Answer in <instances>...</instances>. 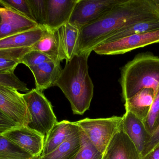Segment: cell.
Returning <instances> with one entry per match:
<instances>
[{
    "instance_id": "obj_28",
    "label": "cell",
    "mask_w": 159,
    "mask_h": 159,
    "mask_svg": "<svg viewBox=\"0 0 159 159\" xmlns=\"http://www.w3.org/2000/svg\"><path fill=\"white\" fill-rule=\"evenodd\" d=\"M52 60L50 58L43 53L37 50L31 49L25 54L20 59V63L24 64L30 68Z\"/></svg>"
},
{
    "instance_id": "obj_13",
    "label": "cell",
    "mask_w": 159,
    "mask_h": 159,
    "mask_svg": "<svg viewBox=\"0 0 159 159\" xmlns=\"http://www.w3.org/2000/svg\"><path fill=\"white\" fill-rule=\"evenodd\" d=\"M121 126L122 130L142 156L151 137L147 130L143 122L132 113L126 111L123 115Z\"/></svg>"
},
{
    "instance_id": "obj_23",
    "label": "cell",
    "mask_w": 159,
    "mask_h": 159,
    "mask_svg": "<svg viewBox=\"0 0 159 159\" xmlns=\"http://www.w3.org/2000/svg\"><path fill=\"white\" fill-rule=\"evenodd\" d=\"M79 129L81 139V147L75 159H102L103 154L88 139L85 133Z\"/></svg>"
},
{
    "instance_id": "obj_18",
    "label": "cell",
    "mask_w": 159,
    "mask_h": 159,
    "mask_svg": "<svg viewBox=\"0 0 159 159\" xmlns=\"http://www.w3.org/2000/svg\"><path fill=\"white\" fill-rule=\"evenodd\" d=\"M156 96L152 89H143L133 97L125 101V110L132 113L144 122L149 114Z\"/></svg>"
},
{
    "instance_id": "obj_6",
    "label": "cell",
    "mask_w": 159,
    "mask_h": 159,
    "mask_svg": "<svg viewBox=\"0 0 159 159\" xmlns=\"http://www.w3.org/2000/svg\"><path fill=\"white\" fill-rule=\"evenodd\" d=\"M157 43H159V30L102 43L95 47L93 51L98 55H118Z\"/></svg>"
},
{
    "instance_id": "obj_4",
    "label": "cell",
    "mask_w": 159,
    "mask_h": 159,
    "mask_svg": "<svg viewBox=\"0 0 159 159\" xmlns=\"http://www.w3.org/2000/svg\"><path fill=\"white\" fill-rule=\"evenodd\" d=\"M23 97L31 118L27 127L45 137L58 123L51 103L43 91L36 88L23 94Z\"/></svg>"
},
{
    "instance_id": "obj_26",
    "label": "cell",
    "mask_w": 159,
    "mask_h": 159,
    "mask_svg": "<svg viewBox=\"0 0 159 159\" xmlns=\"http://www.w3.org/2000/svg\"><path fill=\"white\" fill-rule=\"evenodd\" d=\"M0 5L34 21L28 0H0Z\"/></svg>"
},
{
    "instance_id": "obj_9",
    "label": "cell",
    "mask_w": 159,
    "mask_h": 159,
    "mask_svg": "<svg viewBox=\"0 0 159 159\" xmlns=\"http://www.w3.org/2000/svg\"><path fill=\"white\" fill-rule=\"evenodd\" d=\"M2 135L32 157L42 155L45 136L28 127H19Z\"/></svg>"
},
{
    "instance_id": "obj_33",
    "label": "cell",
    "mask_w": 159,
    "mask_h": 159,
    "mask_svg": "<svg viewBox=\"0 0 159 159\" xmlns=\"http://www.w3.org/2000/svg\"><path fill=\"white\" fill-rule=\"evenodd\" d=\"M33 159H42V158H41V156H39L34 157Z\"/></svg>"
},
{
    "instance_id": "obj_35",
    "label": "cell",
    "mask_w": 159,
    "mask_h": 159,
    "mask_svg": "<svg viewBox=\"0 0 159 159\" xmlns=\"http://www.w3.org/2000/svg\"></svg>"
},
{
    "instance_id": "obj_11",
    "label": "cell",
    "mask_w": 159,
    "mask_h": 159,
    "mask_svg": "<svg viewBox=\"0 0 159 159\" xmlns=\"http://www.w3.org/2000/svg\"><path fill=\"white\" fill-rule=\"evenodd\" d=\"M0 39L39 26L35 21L21 14L4 7H0Z\"/></svg>"
},
{
    "instance_id": "obj_14",
    "label": "cell",
    "mask_w": 159,
    "mask_h": 159,
    "mask_svg": "<svg viewBox=\"0 0 159 159\" xmlns=\"http://www.w3.org/2000/svg\"><path fill=\"white\" fill-rule=\"evenodd\" d=\"M61 60H70L77 54L79 29L69 22L56 30Z\"/></svg>"
},
{
    "instance_id": "obj_20",
    "label": "cell",
    "mask_w": 159,
    "mask_h": 159,
    "mask_svg": "<svg viewBox=\"0 0 159 159\" xmlns=\"http://www.w3.org/2000/svg\"><path fill=\"white\" fill-rule=\"evenodd\" d=\"M81 147V139L79 130L69 139L58 147L53 152L42 159H75Z\"/></svg>"
},
{
    "instance_id": "obj_17",
    "label": "cell",
    "mask_w": 159,
    "mask_h": 159,
    "mask_svg": "<svg viewBox=\"0 0 159 159\" xmlns=\"http://www.w3.org/2000/svg\"><path fill=\"white\" fill-rule=\"evenodd\" d=\"M45 27H38L0 39V49L31 48L41 39Z\"/></svg>"
},
{
    "instance_id": "obj_5",
    "label": "cell",
    "mask_w": 159,
    "mask_h": 159,
    "mask_svg": "<svg viewBox=\"0 0 159 159\" xmlns=\"http://www.w3.org/2000/svg\"><path fill=\"white\" fill-rule=\"evenodd\" d=\"M123 116L107 118H86L75 121L96 148L103 154L114 135L120 129Z\"/></svg>"
},
{
    "instance_id": "obj_34",
    "label": "cell",
    "mask_w": 159,
    "mask_h": 159,
    "mask_svg": "<svg viewBox=\"0 0 159 159\" xmlns=\"http://www.w3.org/2000/svg\"><path fill=\"white\" fill-rule=\"evenodd\" d=\"M1 22H2V17H1V15H0V24H1Z\"/></svg>"
},
{
    "instance_id": "obj_19",
    "label": "cell",
    "mask_w": 159,
    "mask_h": 159,
    "mask_svg": "<svg viewBox=\"0 0 159 159\" xmlns=\"http://www.w3.org/2000/svg\"><path fill=\"white\" fill-rule=\"evenodd\" d=\"M159 30V18L138 22L120 28L108 35L102 43L115 41L133 35L145 33Z\"/></svg>"
},
{
    "instance_id": "obj_2",
    "label": "cell",
    "mask_w": 159,
    "mask_h": 159,
    "mask_svg": "<svg viewBox=\"0 0 159 159\" xmlns=\"http://www.w3.org/2000/svg\"><path fill=\"white\" fill-rule=\"evenodd\" d=\"M87 53L77 54L69 61L55 83L67 98L75 115H82L90 106L94 86L89 75Z\"/></svg>"
},
{
    "instance_id": "obj_22",
    "label": "cell",
    "mask_w": 159,
    "mask_h": 159,
    "mask_svg": "<svg viewBox=\"0 0 159 159\" xmlns=\"http://www.w3.org/2000/svg\"><path fill=\"white\" fill-rule=\"evenodd\" d=\"M34 157L0 135V159H32Z\"/></svg>"
},
{
    "instance_id": "obj_16",
    "label": "cell",
    "mask_w": 159,
    "mask_h": 159,
    "mask_svg": "<svg viewBox=\"0 0 159 159\" xmlns=\"http://www.w3.org/2000/svg\"><path fill=\"white\" fill-rule=\"evenodd\" d=\"M60 63L52 60L29 68L34 76L35 88L43 91L55 86L62 71Z\"/></svg>"
},
{
    "instance_id": "obj_1",
    "label": "cell",
    "mask_w": 159,
    "mask_h": 159,
    "mask_svg": "<svg viewBox=\"0 0 159 159\" xmlns=\"http://www.w3.org/2000/svg\"><path fill=\"white\" fill-rule=\"evenodd\" d=\"M159 18L157 0H120L100 18L79 29L77 54L90 55L108 35L124 26Z\"/></svg>"
},
{
    "instance_id": "obj_8",
    "label": "cell",
    "mask_w": 159,
    "mask_h": 159,
    "mask_svg": "<svg viewBox=\"0 0 159 159\" xmlns=\"http://www.w3.org/2000/svg\"><path fill=\"white\" fill-rule=\"evenodd\" d=\"M120 0H79L69 23L78 29L97 20Z\"/></svg>"
},
{
    "instance_id": "obj_32",
    "label": "cell",
    "mask_w": 159,
    "mask_h": 159,
    "mask_svg": "<svg viewBox=\"0 0 159 159\" xmlns=\"http://www.w3.org/2000/svg\"><path fill=\"white\" fill-rule=\"evenodd\" d=\"M142 159H159V145L143 157Z\"/></svg>"
},
{
    "instance_id": "obj_36",
    "label": "cell",
    "mask_w": 159,
    "mask_h": 159,
    "mask_svg": "<svg viewBox=\"0 0 159 159\" xmlns=\"http://www.w3.org/2000/svg\"></svg>"
},
{
    "instance_id": "obj_31",
    "label": "cell",
    "mask_w": 159,
    "mask_h": 159,
    "mask_svg": "<svg viewBox=\"0 0 159 159\" xmlns=\"http://www.w3.org/2000/svg\"><path fill=\"white\" fill-rule=\"evenodd\" d=\"M159 144V127L155 133L151 136L147 145L145 148L142 154V158L148 154L151 150Z\"/></svg>"
},
{
    "instance_id": "obj_29",
    "label": "cell",
    "mask_w": 159,
    "mask_h": 159,
    "mask_svg": "<svg viewBox=\"0 0 159 159\" xmlns=\"http://www.w3.org/2000/svg\"><path fill=\"white\" fill-rule=\"evenodd\" d=\"M20 63V60L0 58V73H14L15 69Z\"/></svg>"
},
{
    "instance_id": "obj_21",
    "label": "cell",
    "mask_w": 159,
    "mask_h": 159,
    "mask_svg": "<svg viewBox=\"0 0 159 159\" xmlns=\"http://www.w3.org/2000/svg\"><path fill=\"white\" fill-rule=\"evenodd\" d=\"M31 49L43 53L56 62H61L56 30L46 28L43 35L31 48Z\"/></svg>"
},
{
    "instance_id": "obj_30",
    "label": "cell",
    "mask_w": 159,
    "mask_h": 159,
    "mask_svg": "<svg viewBox=\"0 0 159 159\" xmlns=\"http://www.w3.org/2000/svg\"><path fill=\"white\" fill-rule=\"evenodd\" d=\"M18 126L14 121L7 117L0 111V135L10 130L18 128Z\"/></svg>"
},
{
    "instance_id": "obj_10",
    "label": "cell",
    "mask_w": 159,
    "mask_h": 159,
    "mask_svg": "<svg viewBox=\"0 0 159 159\" xmlns=\"http://www.w3.org/2000/svg\"><path fill=\"white\" fill-rule=\"evenodd\" d=\"M102 159H142V157L121 126L107 146Z\"/></svg>"
},
{
    "instance_id": "obj_15",
    "label": "cell",
    "mask_w": 159,
    "mask_h": 159,
    "mask_svg": "<svg viewBox=\"0 0 159 159\" xmlns=\"http://www.w3.org/2000/svg\"><path fill=\"white\" fill-rule=\"evenodd\" d=\"M78 130L79 127L74 122L66 120L58 122L45 137L41 156H46L53 152Z\"/></svg>"
},
{
    "instance_id": "obj_25",
    "label": "cell",
    "mask_w": 159,
    "mask_h": 159,
    "mask_svg": "<svg viewBox=\"0 0 159 159\" xmlns=\"http://www.w3.org/2000/svg\"><path fill=\"white\" fill-rule=\"evenodd\" d=\"M35 22L41 27H46L47 18L46 0H28Z\"/></svg>"
},
{
    "instance_id": "obj_12",
    "label": "cell",
    "mask_w": 159,
    "mask_h": 159,
    "mask_svg": "<svg viewBox=\"0 0 159 159\" xmlns=\"http://www.w3.org/2000/svg\"><path fill=\"white\" fill-rule=\"evenodd\" d=\"M79 0H46L47 18L45 28L57 30L69 22Z\"/></svg>"
},
{
    "instance_id": "obj_27",
    "label": "cell",
    "mask_w": 159,
    "mask_h": 159,
    "mask_svg": "<svg viewBox=\"0 0 159 159\" xmlns=\"http://www.w3.org/2000/svg\"><path fill=\"white\" fill-rule=\"evenodd\" d=\"M0 86L12 88L26 93L30 91L27 84L20 80L14 73H0Z\"/></svg>"
},
{
    "instance_id": "obj_24",
    "label": "cell",
    "mask_w": 159,
    "mask_h": 159,
    "mask_svg": "<svg viewBox=\"0 0 159 159\" xmlns=\"http://www.w3.org/2000/svg\"><path fill=\"white\" fill-rule=\"evenodd\" d=\"M147 130L151 136L159 127V89L147 117L143 122Z\"/></svg>"
},
{
    "instance_id": "obj_3",
    "label": "cell",
    "mask_w": 159,
    "mask_h": 159,
    "mask_svg": "<svg viewBox=\"0 0 159 159\" xmlns=\"http://www.w3.org/2000/svg\"><path fill=\"white\" fill-rule=\"evenodd\" d=\"M120 84L124 101L144 88L159 89V57L150 53L136 55L121 70Z\"/></svg>"
},
{
    "instance_id": "obj_7",
    "label": "cell",
    "mask_w": 159,
    "mask_h": 159,
    "mask_svg": "<svg viewBox=\"0 0 159 159\" xmlns=\"http://www.w3.org/2000/svg\"><path fill=\"white\" fill-rule=\"evenodd\" d=\"M0 111L20 127L31 121L23 94L12 88L0 86Z\"/></svg>"
}]
</instances>
